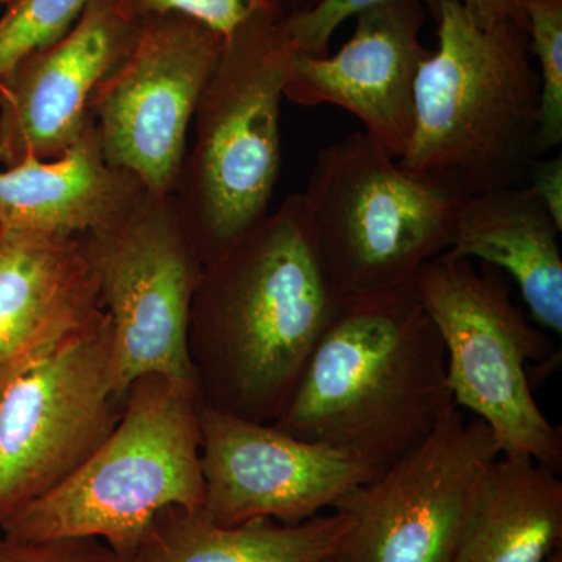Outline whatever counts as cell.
<instances>
[{"label":"cell","instance_id":"obj_1","mask_svg":"<svg viewBox=\"0 0 562 562\" xmlns=\"http://www.w3.org/2000/svg\"><path fill=\"white\" fill-rule=\"evenodd\" d=\"M341 303L302 192L290 194L203 268L190 325L202 402L260 424L279 419Z\"/></svg>","mask_w":562,"mask_h":562},{"label":"cell","instance_id":"obj_2","mask_svg":"<svg viewBox=\"0 0 562 562\" xmlns=\"http://www.w3.org/2000/svg\"><path fill=\"white\" fill-rule=\"evenodd\" d=\"M454 406L441 336L409 283L342 301L272 425L386 469Z\"/></svg>","mask_w":562,"mask_h":562},{"label":"cell","instance_id":"obj_3","mask_svg":"<svg viewBox=\"0 0 562 562\" xmlns=\"http://www.w3.org/2000/svg\"><path fill=\"white\" fill-rule=\"evenodd\" d=\"M438 47L417 74L406 171L468 194L524 184L538 150L541 79L525 18L480 25L447 0Z\"/></svg>","mask_w":562,"mask_h":562},{"label":"cell","instance_id":"obj_4","mask_svg":"<svg viewBox=\"0 0 562 562\" xmlns=\"http://www.w3.org/2000/svg\"><path fill=\"white\" fill-rule=\"evenodd\" d=\"M201 387L146 375L128 387L106 441L57 487L0 524L14 542L94 538L128 560L155 517L203 508Z\"/></svg>","mask_w":562,"mask_h":562},{"label":"cell","instance_id":"obj_5","mask_svg":"<svg viewBox=\"0 0 562 562\" xmlns=\"http://www.w3.org/2000/svg\"><path fill=\"white\" fill-rule=\"evenodd\" d=\"M281 21L255 18L228 38L195 106L172 194L203 266L265 220L281 168V102L292 46Z\"/></svg>","mask_w":562,"mask_h":562},{"label":"cell","instance_id":"obj_6","mask_svg":"<svg viewBox=\"0 0 562 562\" xmlns=\"http://www.w3.org/2000/svg\"><path fill=\"white\" fill-rule=\"evenodd\" d=\"M325 276L346 299L414 283L449 249L469 195L406 171L366 132L317 151L306 190Z\"/></svg>","mask_w":562,"mask_h":562},{"label":"cell","instance_id":"obj_7","mask_svg":"<svg viewBox=\"0 0 562 562\" xmlns=\"http://www.w3.org/2000/svg\"><path fill=\"white\" fill-rule=\"evenodd\" d=\"M414 288L441 336L454 405L491 428L502 454L561 473L562 430L539 408L528 373V362L554 358L552 344L514 303L505 273L442 254Z\"/></svg>","mask_w":562,"mask_h":562},{"label":"cell","instance_id":"obj_8","mask_svg":"<svg viewBox=\"0 0 562 562\" xmlns=\"http://www.w3.org/2000/svg\"><path fill=\"white\" fill-rule=\"evenodd\" d=\"M79 238L113 331L117 397L146 375L199 384L190 325L205 266L173 194L144 190L121 220Z\"/></svg>","mask_w":562,"mask_h":562},{"label":"cell","instance_id":"obj_9","mask_svg":"<svg viewBox=\"0 0 562 562\" xmlns=\"http://www.w3.org/2000/svg\"><path fill=\"white\" fill-rule=\"evenodd\" d=\"M501 447L479 417L454 406L435 430L344 497L350 528L339 562H453Z\"/></svg>","mask_w":562,"mask_h":562},{"label":"cell","instance_id":"obj_10","mask_svg":"<svg viewBox=\"0 0 562 562\" xmlns=\"http://www.w3.org/2000/svg\"><path fill=\"white\" fill-rule=\"evenodd\" d=\"M113 350L103 312L0 394V524L69 479L116 427Z\"/></svg>","mask_w":562,"mask_h":562},{"label":"cell","instance_id":"obj_11","mask_svg":"<svg viewBox=\"0 0 562 562\" xmlns=\"http://www.w3.org/2000/svg\"><path fill=\"white\" fill-rule=\"evenodd\" d=\"M224 38L183 16L140 21L132 49L90 103L105 160L151 194H172L192 117Z\"/></svg>","mask_w":562,"mask_h":562},{"label":"cell","instance_id":"obj_12","mask_svg":"<svg viewBox=\"0 0 562 562\" xmlns=\"http://www.w3.org/2000/svg\"><path fill=\"white\" fill-rule=\"evenodd\" d=\"M203 513L221 525L302 524L333 512L384 469L327 443L305 441L202 402Z\"/></svg>","mask_w":562,"mask_h":562},{"label":"cell","instance_id":"obj_13","mask_svg":"<svg viewBox=\"0 0 562 562\" xmlns=\"http://www.w3.org/2000/svg\"><path fill=\"white\" fill-rule=\"evenodd\" d=\"M140 22L120 0H91L66 35L0 76V162L61 157L90 122L95 88L128 54Z\"/></svg>","mask_w":562,"mask_h":562},{"label":"cell","instance_id":"obj_14","mask_svg":"<svg viewBox=\"0 0 562 562\" xmlns=\"http://www.w3.org/2000/svg\"><path fill=\"white\" fill-rule=\"evenodd\" d=\"M420 0H391L357 14L346 44L328 57L292 49L284 99L349 111L387 154L401 158L414 128V87L431 50L420 40Z\"/></svg>","mask_w":562,"mask_h":562},{"label":"cell","instance_id":"obj_15","mask_svg":"<svg viewBox=\"0 0 562 562\" xmlns=\"http://www.w3.org/2000/svg\"><path fill=\"white\" fill-rule=\"evenodd\" d=\"M102 313L80 238L0 225V394Z\"/></svg>","mask_w":562,"mask_h":562},{"label":"cell","instance_id":"obj_16","mask_svg":"<svg viewBox=\"0 0 562 562\" xmlns=\"http://www.w3.org/2000/svg\"><path fill=\"white\" fill-rule=\"evenodd\" d=\"M561 228L527 183L472 195L443 254L492 266L519 288L530 319L562 335Z\"/></svg>","mask_w":562,"mask_h":562},{"label":"cell","instance_id":"obj_17","mask_svg":"<svg viewBox=\"0 0 562 562\" xmlns=\"http://www.w3.org/2000/svg\"><path fill=\"white\" fill-rule=\"evenodd\" d=\"M143 191L105 160L90 117L61 157L0 171V225L79 238L121 220Z\"/></svg>","mask_w":562,"mask_h":562},{"label":"cell","instance_id":"obj_18","mask_svg":"<svg viewBox=\"0 0 562 562\" xmlns=\"http://www.w3.org/2000/svg\"><path fill=\"white\" fill-rule=\"evenodd\" d=\"M561 473L527 454L491 465L453 562H547L562 546Z\"/></svg>","mask_w":562,"mask_h":562},{"label":"cell","instance_id":"obj_19","mask_svg":"<svg viewBox=\"0 0 562 562\" xmlns=\"http://www.w3.org/2000/svg\"><path fill=\"white\" fill-rule=\"evenodd\" d=\"M350 528L346 514H321L302 524L271 519L221 525L203 509H165L128 562H322L335 557Z\"/></svg>","mask_w":562,"mask_h":562},{"label":"cell","instance_id":"obj_20","mask_svg":"<svg viewBox=\"0 0 562 562\" xmlns=\"http://www.w3.org/2000/svg\"><path fill=\"white\" fill-rule=\"evenodd\" d=\"M527 21L532 58L541 79L539 155L562 143V0H517Z\"/></svg>","mask_w":562,"mask_h":562},{"label":"cell","instance_id":"obj_21","mask_svg":"<svg viewBox=\"0 0 562 562\" xmlns=\"http://www.w3.org/2000/svg\"><path fill=\"white\" fill-rule=\"evenodd\" d=\"M91 0H16L0 20V76L29 52L60 40Z\"/></svg>","mask_w":562,"mask_h":562},{"label":"cell","instance_id":"obj_22","mask_svg":"<svg viewBox=\"0 0 562 562\" xmlns=\"http://www.w3.org/2000/svg\"><path fill=\"white\" fill-rule=\"evenodd\" d=\"M122 9L138 22L157 16H183L228 38L255 18L286 16L281 0H120Z\"/></svg>","mask_w":562,"mask_h":562},{"label":"cell","instance_id":"obj_23","mask_svg":"<svg viewBox=\"0 0 562 562\" xmlns=\"http://www.w3.org/2000/svg\"><path fill=\"white\" fill-rule=\"evenodd\" d=\"M391 0H316L308 9L286 14L281 21V31L292 49L313 57L328 55V46L339 25L361 11ZM425 10L438 21L447 0H420Z\"/></svg>","mask_w":562,"mask_h":562},{"label":"cell","instance_id":"obj_24","mask_svg":"<svg viewBox=\"0 0 562 562\" xmlns=\"http://www.w3.org/2000/svg\"><path fill=\"white\" fill-rule=\"evenodd\" d=\"M0 562H128L94 538L14 542L0 535Z\"/></svg>","mask_w":562,"mask_h":562},{"label":"cell","instance_id":"obj_25","mask_svg":"<svg viewBox=\"0 0 562 562\" xmlns=\"http://www.w3.org/2000/svg\"><path fill=\"white\" fill-rule=\"evenodd\" d=\"M525 183L531 188L550 216L562 231V158H538L532 162Z\"/></svg>","mask_w":562,"mask_h":562},{"label":"cell","instance_id":"obj_26","mask_svg":"<svg viewBox=\"0 0 562 562\" xmlns=\"http://www.w3.org/2000/svg\"><path fill=\"white\" fill-rule=\"evenodd\" d=\"M465 10L480 25L490 24L491 21L502 16L525 18L517 0H462Z\"/></svg>","mask_w":562,"mask_h":562},{"label":"cell","instance_id":"obj_27","mask_svg":"<svg viewBox=\"0 0 562 562\" xmlns=\"http://www.w3.org/2000/svg\"><path fill=\"white\" fill-rule=\"evenodd\" d=\"M281 2H283L284 9H286V14H290L308 9L316 0H281Z\"/></svg>","mask_w":562,"mask_h":562},{"label":"cell","instance_id":"obj_28","mask_svg":"<svg viewBox=\"0 0 562 562\" xmlns=\"http://www.w3.org/2000/svg\"><path fill=\"white\" fill-rule=\"evenodd\" d=\"M547 562H562V550H560V552H554Z\"/></svg>","mask_w":562,"mask_h":562},{"label":"cell","instance_id":"obj_29","mask_svg":"<svg viewBox=\"0 0 562 562\" xmlns=\"http://www.w3.org/2000/svg\"><path fill=\"white\" fill-rule=\"evenodd\" d=\"M16 2V0H0V3H13Z\"/></svg>","mask_w":562,"mask_h":562},{"label":"cell","instance_id":"obj_30","mask_svg":"<svg viewBox=\"0 0 562 562\" xmlns=\"http://www.w3.org/2000/svg\"><path fill=\"white\" fill-rule=\"evenodd\" d=\"M322 562H339V561H336L335 558H328V560H325V561H322Z\"/></svg>","mask_w":562,"mask_h":562}]
</instances>
